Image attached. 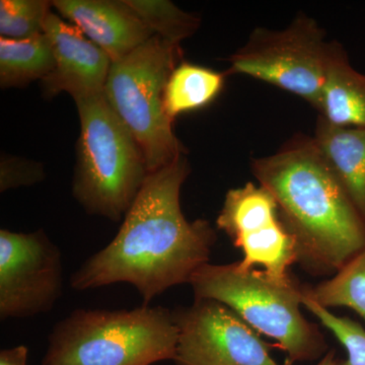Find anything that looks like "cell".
I'll return each mask as SVG.
<instances>
[{"instance_id": "obj_1", "label": "cell", "mask_w": 365, "mask_h": 365, "mask_svg": "<svg viewBox=\"0 0 365 365\" xmlns=\"http://www.w3.org/2000/svg\"><path fill=\"white\" fill-rule=\"evenodd\" d=\"M189 173L185 155L150 173L114 239L72 275V288L129 283L148 306L169 288L189 283L208 263L216 242L207 220L189 222L182 212L180 195Z\"/></svg>"}, {"instance_id": "obj_2", "label": "cell", "mask_w": 365, "mask_h": 365, "mask_svg": "<svg viewBox=\"0 0 365 365\" xmlns=\"http://www.w3.org/2000/svg\"><path fill=\"white\" fill-rule=\"evenodd\" d=\"M251 170L275 199L309 272H337L365 249L364 217L313 136L295 134L273 155L253 158Z\"/></svg>"}, {"instance_id": "obj_3", "label": "cell", "mask_w": 365, "mask_h": 365, "mask_svg": "<svg viewBox=\"0 0 365 365\" xmlns=\"http://www.w3.org/2000/svg\"><path fill=\"white\" fill-rule=\"evenodd\" d=\"M177 343L165 307L78 309L53 329L42 365H151L174 360Z\"/></svg>"}, {"instance_id": "obj_4", "label": "cell", "mask_w": 365, "mask_h": 365, "mask_svg": "<svg viewBox=\"0 0 365 365\" xmlns=\"http://www.w3.org/2000/svg\"><path fill=\"white\" fill-rule=\"evenodd\" d=\"M196 299L222 302L256 332L274 339L290 364L319 359L328 350L316 324L304 318L302 288L280 282L262 269H245L240 262L205 264L190 280Z\"/></svg>"}, {"instance_id": "obj_5", "label": "cell", "mask_w": 365, "mask_h": 365, "mask_svg": "<svg viewBox=\"0 0 365 365\" xmlns=\"http://www.w3.org/2000/svg\"><path fill=\"white\" fill-rule=\"evenodd\" d=\"M81 121L73 195L90 215L118 222L150 172L140 148L105 93L76 101Z\"/></svg>"}, {"instance_id": "obj_6", "label": "cell", "mask_w": 365, "mask_h": 365, "mask_svg": "<svg viewBox=\"0 0 365 365\" xmlns=\"http://www.w3.org/2000/svg\"><path fill=\"white\" fill-rule=\"evenodd\" d=\"M179 56V45L153 36L113 62L105 86L110 107L135 139L150 174L186 153L163 106L165 86Z\"/></svg>"}, {"instance_id": "obj_7", "label": "cell", "mask_w": 365, "mask_h": 365, "mask_svg": "<svg viewBox=\"0 0 365 365\" xmlns=\"http://www.w3.org/2000/svg\"><path fill=\"white\" fill-rule=\"evenodd\" d=\"M337 42L324 29L299 14L280 30L258 26L230 59L227 74L251 76L288 91L318 110Z\"/></svg>"}, {"instance_id": "obj_8", "label": "cell", "mask_w": 365, "mask_h": 365, "mask_svg": "<svg viewBox=\"0 0 365 365\" xmlns=\"http://www.w3.org/2000/svg\"><path fill=\"white\" fill-rule=\"evenodd\" d=\"M58 247L43 230H0V318H32L51 311L63 292Z\"/></svg>"}, {"instance_id": "obj_9", "label": "cell", "mask_w": 365, "mask_h": 365, "mask_svg": "<svg viewBox=\"0 0 365 365\" xmlns=\"http://www.w3.org/2000/svg\"><path fill=\"white\" fill-rule=\"evenodd\" d=\"M173 314L176 365H279L260 334L222 302L195 299L191 307Z\"/></svg>"}, {"instance_id": "obj_10", "label": "cell", "mask_w": 365, "mask_h": 365, "mask_svg": "<svg viewBox=\"0 0 365 365\" xmlns=\"http://www.w3.org/2000/svg\"><path fill=\"white\" fill-rule=\"evenodd\" d=\"M216 225L242 250V268L258 266L273 279L292 281L288 272L297 262V244L281 222L277 203L268 190L253 182L230 189Z\"/></svg>"}, {"instance_id": "obj_11", "label": "cell", "mask_w": 365, "mask_h": 365, "mask_svg": "<svg viewBox=\"0 0 365 365\" xmlns=\"http://www.w3.org/2000/svg\"><path fill=\"white\" fill-rule=\"evenodd\" d=\"M44 33L51 44L54 68L43 79L46 96L67 93L74 101L104 93L112 61L81 30L52 11Z\"/></svg>"}, {"instance_id": "obj_12", "label": "cell", "mask_w": 365, "mask_h": 365, "mask_svg": "<svg viewBox=\"0 0 365 365\" xmlns=\"http://www.w3.org/2000/svg\"><path fill=\"white\" fill-rule=\"evenodd\" d=\"M52 6L100 47L112 63L153 36L126 0H54Z\"/></svg>"}, {"instance_id": "obj_13", "label": "cell", "mask_w": 365, "mask_h": 365, "mask_svg": "<svg viewBox=\"0 0 365 365\" xmlns=\"http://www.w3.org/2000/svg\"><path fill=\"white\" fill-rule=\"evenodd\" d=\"M313 138L365 220V128L336 126L319 116Z\"/></svg>"}, {"instance_id": "obj_14", "label": "cell", "mask_w": 365, "mask_h": 365, "mask_svg": "<svg viewBox=\"0 0 365 365\" xmlns=\"http://www.w3.org/2000/svg\"><path fill=\"white\" fill-rule=\"evenodd\" d=\"M317 111L319 117L336 126L365 128V74L351 66L339 43L329 66Z\"/></svg>"}, {"instance_id": "obj_15", "label": "cell", "mask_w": 365, "mask_h": 365, "mask_svg": "<svg viewBox=\"0 0 365 365\" xmlns=\"http://www.w3.org/2000/svg\"><path fill=\"white\" fill-rule=\"evenodd\" d=\"M54 68V56L45 33L23 40L0 37V86L21 88L47 78Z\"/></svg>"}, {"instance_id": "obj_16", "label": "cell", "mask_w": 365, "mask_h": 365, "mask_svg": "<svg viewBox=\"0 0 365 365\" xmlns=\"http://www.w3.org/2000/svg\"><path fill=\"white\" fill-rule=\"evenodd\" d=\"M227 73L182 62L175 67L165 86V111L172 121L179 115L202 109L222 91Z\"/></svg>"}, {"instance_id": "obj_17", "label": "cell", "mask_w": 365, "mask_h": 365, "mask_svg": "<svg viewBox=\"0 0 365 365\" xmlns=\"http://www.w3.org/2000/svg\"><path fill=\"white\" fill-rule=\"evenodd\" d=\"M304 289L319 306L349 307L365 321V249L332 278Z\"/></svg>"}, {"instance_id": "obj_18", "label": "cell", "mask_w": 365, "mask_h": 365, "mask_svg": "<svg viewBox=\"0 0 365 365\" xmlns=\"http://www.w3.org/2000/svg\"><path fill=\"white\" fill-rule=\"evenodd\" d=\"M127 4L141 19L153 36L170 44L180 45L191 37L200 26V19L186 13L165 0H126Z\"/></svg>"}, {"instance_id": "obj_19", "label": "cell", "mask_w": 365, "mask_h": 365, "mask_svg": "<svg viewBox=\"0 0 365 365\" xmlns=\"http://www.w3.org/2000/svg\"><path fill=\"white\" fill-rule=\"evenodd\" d=\"M52 2L45 0H1L0 35L23 40L44 33Z\"/></svg>"}, {"instance_id": "obj_20", "label": "cell", "mask_w": 365, "mask_h": 365, "mask_svg": "<svg viewBox=\"0 0 365 365\" xmlns=\"http://www.w3.org/2000/svg\"><path fill=\"white\" fill-rule=\"evenodd\" d=\"M302 304L322 325L337 338L347 352V359L341 365H365V330L356 322L346 317H338L319 306L304 288H302Z\"/></svg>"}, {"instance_id": "obj_21", "label": "cell", "mask_w": 365, "mask_h": 365, "mask_svg": "<svg viewBox=\"0 0 365 365\" xmlns=\"http://www.w3.org/2000/svg\"><path fill=\"white\" fill-rule=\"evenodd\" d=\"M28 355L29 349L24 345L2 350L0 352V365H26Z\"/></svg>"}, {"instance_id": "obj_22", "label": "cell", "mask_w": 365, "mask_h": 365, "mask_svg": "<svg viewBox=\"0 0 365 365\" xmlns=\"http://www.w3.org/2000/svg\"><path fill=\"white\" fill-rule=\"evenodd\" d=\"M318 365H341V360L336 359L335 351L331 350L322 359Z\"/></svg>"}]
</instances>
